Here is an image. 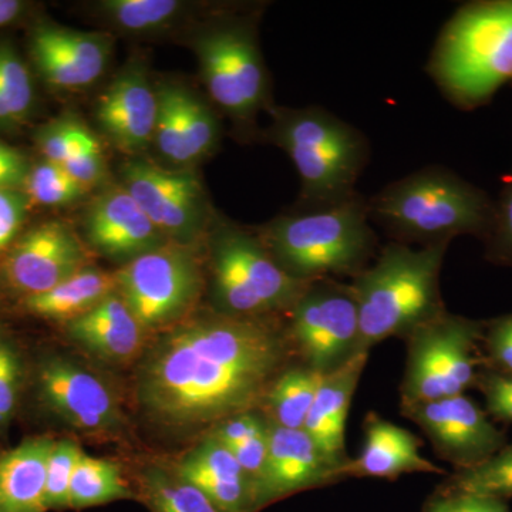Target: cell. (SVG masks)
<instances>
[{
    "mask_svg": "<svg viewBox=\"0 0 512 512\" xmlns=\"http://www.w3.org/2000/svg\"><path fill=\"white\" fill-rule=\"evenodd\" d=\"M296 360L276 318L214 313L174 329L141 367L138 397L168 426L220 423L259 410L276 377Z\"/></svg>",
    "mask_w": 512,
    "mask_h": 512,
    "instance_id": "1",
    "label": "cell"
},
{
    "mask_svg": "<svg viewBox=\"0 0 512 512\" xmlns=\"http://www.w3.org/2000/svg\"><path fill=\"white\" fill-rule=\"evenodd\" d=\"M448 244L413 249L390 242L375 262L349 282L359 312L357 352L413 330L446 312L440 292V272Z\"/></svg>",
    "mask_w": 512,
    "mask_h": 512,
    "instance_id": "2",
    "label": "cell"
},
{
    "mask_svg": "<svg viewBox=\"0 0 512 512\" xmlns=\"http://www.w3.org/2000/svg\"><path fill=\"white\" fill-rule=\"evenodd\" d=\"M370 222L367 200L355 194L282 215L269 222L259 238L275 261L299 281L353 279L377 255Z\"/></svg>",
    "mask_w": 512,
    "mask_h": 512,
    "instance_id": "3",
    "label": "cell"
},
{
    "mask_svg": "<svg viewBox=\"0 0 512 512\" xmlns=\"http://www.w3.org/2000/svg\"><path fill=\"white\" fill-rule=\"evenodd\" d=\"M369 215L399 244H450L458 235H487L494 204L477 187L446 168L426 167L387 185Z\"/></svg>",
    "mask_w": 512,
    "mask_h": 512,
    "instance_id": "4",
    "label": "cell"
},
{
    "mask_svg": "<svg viewBox=\"0 0 512 512\" xmlns=\"http://www.w3.org/2000/svg\"><path fill=\"white\" fill-rule=\"evenodd\" d=\"M427 72L461 109L490 100L512 80V0L458 9L441 30Z\"/></svg>",
    "mask_w": 512,
    "mask_h": 512,
    "instance_id": "5",
    "label": "cell"
},
{
    "mask_svg": "<svg viewBox=\"0 0 512 512\" xmlns=\"http://www.w3.org/2000/svg\"><path fill=\"white\" fill-rule=\"evenodd\" d=\"M268 136L291 158L302 183L303 205L328 204L356 194L369 160L365 136L320 107L275 110Z\"/></svg>",
    "mask_w": 512,
    "mask_h": 512,
    "instance_id": "6",
    "label": "cell"
},
{
    "mask_svg": "<svg viewBox=\"0 0 512 512\" xmlns=\"http://www.w3.org/2000/svg\"><path fill=\"white\" fill-rule=\"evenodd\" d=\"M212 285L225 315L276 318L286 315L312 282L293 278L261 238L224 225L212 238Z\"/></svg>",
    "mask_w": 512,
    "mask_h": 512,
    "instance_id": "7",
    "label": "cell"
},
{
    "mask_svg": "<svg viewBox=\"0 0 512 512\" xmlns=\"http://www.w3.org/2000/svg\"><path fill=\"white\" fill-rule=\"evenodd\" d=\"M484 333L483 322L446 311L406 336L400 407L460 396L476 387Z\"/></svg>",
    "mask_w": 512,
    "mask_h": 512,
    "instance_id": "8",
    "label": "cell"
},
{
    "mask_svg": "<svg viewBox=\"0 0 512 512\" xmlns=\"http://www.w3.org/2000/svg\"><path fill=\"white\" fill-rule=\"evenodd\" d=\"M194 47L212 100L239 123L252 121L269 96L268 73L254 28L225 20L201 33Z\"/></svg>",
    "mask_w": 512,
    "mask_h": 512,
    "instance_id": "9",
    "label": "cell"
},
{
    "mask_svg": "<svg viewBox=\"0 0 512 512\" xmlns=\"http://www.w3.org/2000/svg\"><path fill=\"white\" fill-rule=\"evenodd\" d=\"M286 318L296 360L322 376L340 369L359 353V312L348 282H312Z\"/></svg>",
    "mask_w": 512,
    "mask_h": 512,
    "instance_id": "10",
    "label": "cell"
},
{
    "mask_svg": "<svg viewBox=\"0 0 512 512\" xmlns=\"http://www.w3.org/2000/svg\"><path fill=\"white\" fill-rule=\"evenodd\" d=\"M116 279L117 292L144 330L180 318L201 288L197 262L181 244H164L131 259Z\"/></svg>",
    "mask_w": 512,
    "mask_h": 512,
    "instance_id": "11",
    "label": "cell"
},
{
    "mask_svg": "<svg viewBox=\"0 0 512 512\" xmlns=\"http://www.w3.org/2000/svg\"><path fill=\"white\" fill-rule=\"evenodd\" d=\"M420 427L434 453L458 470L476 467L507 446L503 431L467 394L400 407Z\"/></svg>",
    "mask_w": 512,
    "mask_h": 512,
    "instance_id": "12",
    "label": "cell"
},
{
    "mask_svg": "<svg viewBox=\"0 0 512 512\" xmlns=\"http://www.w3.org/2000/svg\"><path fill=\"white\" fill-rule=\"evenodd\" d=\"M124 188L167 238L198 237L207 218L204 190L191 171H168L147 161H130L121 170Z\"/></svg>",
    "mask_w": 512,
    "mask_h": 512,
    "instance_id": "13",
    "label": "cell"
},
{
    "mask_svg": "<svg viewBox=\"0 0 512 512\" xmlns=\"http://www.w3.org/2000/svg\"><path fill=\"white\" fill-rule=\"evenodd\" d=\"M346 466L323 453L305 430L269 423L268 454L252 494V510H264L302 491L338 484L346 480Z\"/></svg>",
    "mask_w": 512,
    "mask_h": 512,
    "instance_id": "14",
    "label": "cell"
},
{
    "mask_svg": "<svg viewBox=\"0 0 512 512\" xmlns=\"http://www.w3.org/2000/svg\"><path fill=\"white\" fill-rule=\"evenodd\" d=\"M40 394L74 430L111 436L123 426L119 402L103 380L76 363L52 359L40 367Z\"/></svg>",
    "mask_w": 512,
    "mask_h": 512,
    "instance_id": "15",
    "label": "cell"
},
{
    "mask_svg": "<svg viewBox=\"0 0 512 512\" xmlns=\"http://www.w3.org/2000/svg\"><path fill=\"white\" fill-rule=\"evenodd\" d=\"M87 252L60 222L33 228L10 249L2 265L3 281L29 296L40 295L87 268Z\"/></svg>",
    "mask_w": 512,
    "mask_h": 512,
    "instance_id": "16",
    "label": "cell"
},
{
    "mask_svg": "<svg viewBox=\"0 0 512 512\" xmlns=\"http://www.w3.org/2000/svg\"><path fill=\"white\" fill-rule=\"evenodd\" d=\"M84 232L92 248L119 261H131L167 244V237L123 187L94 200L84 218Z\"/></svg>",
    "mask_w": 512,
    "mask_h": 512,
    "instance_id": "17",
    "label": "cell"
},
{
    "mask_svg": "<svg viewBox=\"0 0 512 512\" xmlns=\"http://www.w3.org/2000/svg\"><path fill=\"white\" fill-rule=\"evenodd\" d=\"M110 37L40 26L32 37V52L46 82L57 89H83L106 70Z\"/></svg>",
    "mask_w": 512,
    "mask_h": 512,
    "instance_id": "18",
    "label": "cell"
},
{
    "mask_svg": "<svg viewBox=\"0 0 512 512\" xmlns=\"http://www.w3.org/2000/svg\"><path fill=\"white\" fill-rule=\"evenodd\" d=\"M158 96L146 74L128 67L111 82L97 104V121L121 150L140 151L153 143Z\"/></svg>",
    "mask_w": 512,
    "mask_h": 512,
    "instance_id": "19",
    "label": "cell"
},
{
    "mask_svg": "<svg viewBox=\"0 0 512 512\" xmlns=\"http://www.w3.org/2000/svg\"><path fill=\"white\" fill-rule=\"evenodd\" d=\"M365 441L356 458L345 467L346 478L397 480L404 474H446L421 454L423 441L412 431L370 412L363 423Z\"/></svg>",
    "mask_w": 512,
    "mask_h": 512,
    "instance_id": "20",
    "label": "cell"
},
{
    "mask_svg": "<svg viewBox=\"0 0 512 512\" xmlns=\"http://www.w3.org/2000/svg\"><path fill=\"white\" fill-rule=\"evenodd\" d=\"M367 360L369 353H357L346 365L322 377L303 426L323 453L342 464L350 461L346 453V420Z\"/></svg>",
    "mask_w": 512,
    "mask_h": 512,
    "instance_id": "21",
    "label": "cell"
},
{
    "mask_svg": "<svg viewBox=\"0 0 512 512\" xmlns=\"http://www.w3.org/2000/svg\"><path fill=\"white\" fill-rule=\"evenodd\" d=\"M174 473L198 488L221 512H252L251 487L244 471L211 434L181 460Z\"/></svg>",
    "mask_w": 512,
    "mask_h": 512,
    "instance_id": "22",
    "label": "cell"
},
{
    "mask_svg": "<svg viewBox=\"0 0 512 512\" xmlns=\"http://www.w3.org/2000/svg\"><path fill=\"white\" fill-rule=\"evenodd\" d=\"M67 332L74 342L109 362H127L143 348V326L119 292L67 323Z\"/></svg>",
    "mask_w": 512,
    "mask_h": 512,
    "instance_id": "23",
    "label": "cell"
},
{
    "mask_svg": "<svg viewBox=\"0 0 512 512\" xmlns=\"http://www.w3.org/2000/svg\"><path fill=\"white\" fill-rule=\"evenodd\" d=\"M52 437H33L0 456V512H47V461Z\"/></svg>",
    "mask_w": 512,
    "mask_h": 512,
    "instance_id": "24",
    "label": "cell"
},
{
    "mask_svg": "<svg viewBox=\"0 0 512 512\" xmlns=\"http://www.w3.org/2000/svg\"><path fill=\"white\" fill-rule=\"evenodd\" d=\"M117 292L116 274L84 268L40 295L25 298L26 309L43 319L72 322Z\"/></svg>",
    "mask_w": 512,
    "mask_h": 512,
    "instance_id": "25",
    "label": "cell"
},
{
    "mask_svg": "<svg viewBox=\"0 0 512 512\" xmlns=\"http://www.w3.org/2000/svg\"><path fill=\"white\" fill-rule=\"evenodd\" d=\"M322 377L302 363H293L276 377L259 410L275 426L303 430Z\"/></svg>",
    "mask_w": 512,
    "mask_h": 512,
    "instance_id": "26",
    "label": "cell"
},
{
    "mask_svg": "<svg viewBox=\"0 0 512 512\" xmlns=\"http://www.w3.org/2000/svg\"><path fill=\"white\" fill-rule=\"evenodd\" d=\"M211 436L231 451L247 477L251 494H254L268 454L269 421L264 414L261 410L235 414L215 424Z\"/></svg>",
    "mask_w": 512,
    "mask_h": 512,
    "instance_id": "27",
    "label": "cell"
},
{
    "mask_svg": "<svg viewBox=\"0 0 512 512\" xmlns=\"http://www.w3.org/2000/svg\"><path fill=\"white\" fill-rule=\"evenodd\" d=\"M131 497L133 491L128 487L117 464L82 454L70 485L72 510H84Z\"/></svg>",
    "mask_w": 512,
    "mask_h": 512,
    "instance_id": "28",
    "label": "cell"
},
{
    "mask_svg": "<svg viewBox=\"0 0 512 512\" xmlns=\"http://www.w3.org/2000/svg\"><path fill=\"white\" fill-rule=\"evenodd\" d=\"M140 491L153 512H221L194 485L161 468L143 474Z\"/></svg>",
    "mask_w": 512,
    "mask_h": 512,
    "instance_id": "29",
    "label": "cell"
},
{
    "mask_svg": "<svg viewBox=\"0 0 512 512\" xmlns=\"http://www.w3.org/2000/svg\"><path fill=\"white\" fill-rule=\"evenodd\" d=\"M439 490L508 500L512 497V443L484 463L456 471Z\"/></svg>",
    "mask_w": 512,
    "mask_h": 512,
    "instance_id": "30",
    "label": "cell"
},
{
    "mask_svg": "<svg viewBox=\"0 0 512 512\" xmlns=\"http://www.w3.org/2000/svg\"><path fill=\"white\" fill-rule=\"evenodd\" d=\"M33 84L26 64L8 45H0V126L22 123L32 109Z\"/></svg>",
    "mask_w": 512,
    "mask_h": 512,
    "instance_id": "31",
    "label": "cell"
},
{
    "mask_svg": "<svg viewBox=\"0 0 512 512\" xmlns=\"http://www.w3.org/2000/svg\"><path fill=\"white\" fill-rule=\"evenodd\" d=\"M100 9L119 28L147 33L171 25L184 5L177 0H107Z\"/></svg>",
    "mask_w": 512,
    "mask_h": 512,
    "instance_id": "32",
    "label": "cell"
},
{
    "mask_svg": "<svg viewBox=\"0 0 512 512\" xmlns=\"http://www.w3.org/2000/svg\"><path fill=\"white\" fill-rule=\"evenodd\" d=\"M181 87L164 86L157 92L158 113L154 143L168 161L175 164L191 163L187 133L181 106Z\"/></svg>",
    "mask_w": 512,
    "mask_h": 512,
    "instance_id": "33",
    "label": "cell"
},
{
    "mask_svg": "<svg viewBox=\"0 0 512 512\" xmlns=\"http://www.w3.org/2000/svg\"><path fill=\"white\" fill-rule=\"evenodd\" d=\"M22 187L29 201L47 207L72 204L86 192L64 171L62 165L46 160L30 168Z\"/></svg>",
    "mask_w": 512,
    "mask_h": 512,
    "instance_id": "34",
    "label": "cell"
},
{
    "mask_svg": "<svg viewBox=\"0 0 512 512\" xmlns=\"http://www.w3.org/2000/svg\"><path fill=\"white\" fill-rule=\"evenodd\" d=\"M82 454L83 451L73 441H55L47 461V510L60 511L70 508V485Z\"/></svg>",
    "mask_w": 512,
    "mask_h": 512,
    "instance_id": "35",
    "label": "cell"
},
{
    "mask_svg": "<svg viewBox=\"0 0 512 512\" xmlns=\"http://www.w3.org/2000/svg\"><path fill=\"white\" fill-rule=\"evenodd\" d=\"M96 141L86 127L73 120L56 121L43 128L37 138L45 160L59 165Z\"/></svg>",
    "mask_w": 512,
    "mask_h": 512,
    "instance_id": "36",
    "label": "cell"
},
{
    "mask_svg": "<svg viewBox=\"0 0 512 512\" xmlns=\"http://www.w3.org/2000/svg\"><path fill=\"white\" fill-rule=\"evenodd\" d=\"M181 106H183L188 147H190L192 160L195 161L214 150L218 138L217 119L198 97L192 96L184 89L181 92Z\"/></svg>",
    "mask_w": 512,
    "mask_h": 512,
    "instance_id": "37",
    "label": "cell"
},
{
    "mask_svg": "<svg viewBox=\"0 0 512 512\" xmlns=\"http://www.w3.org/2000/svg\"><path fill=\"white\" fill-rule=\"evenodd\" d=\"M488 238V258L500 264L512 265V177L494 205V218Z\"/></svg>",
    "mask_w": 512,
    "mask_h": 512,
    "instance_id": "38",
    "label": "cell"
},
{
    "mask_svg": "<svg viewBox=\"0 0 512 512\" xmlns=\"http://www.w3.org/2000/svg\"><path fill=\"white\" fill-rule=\"evenodd\" d=\"M476 387L484 394L488 416L512 423V375L488 367L481 370Z\"/></svg>",
    "mask_w": 512,
    "mask_h": 512,
    "instance_id": "39",
    "label": "cell"
},
{
    "mask_svg": "<svg viewBox=\"0 0 512 512\" xmlns=\"http://www.w3.org/2000/svg\"><path fill=\"white\" fill-rule=\"evenodd\" d=\"M423 512H511L498 498L470 493H456L437 488L424 504Z\"/></svg>",
    "mask_w": 512,
    "mask_h": 512,
    "instance_id": "40",
    "label": "cell"
},
{
    "mask_svg": "<svg viewBox=\"0 0 512 512\" xmlns=\"http://www.w3.org/2000/svg\"><path fill=\"white\" fill-rule=\"evenodd\" d=\"M22 367L16 350L0 342V426L8 424L18 404Z\"/></svg>",
    "mask_w": 512,
    "mask_h": 512,
    "instance_id": "41",
    "label": "cell"
},
{
    "mask_svg": "<svg viewBox=\"0 0 512 512\" xmlns=\"http://www.w3.org/2000/svg\"><path fill=\"white\" fill-rule=\"evenodd\" d=\"M483 345L488 367L512 375V315L485 326Z\"/></svg>",
    "mask_w": 512,
    "mask_h": 512,
    "instance_id": "42",
    "label": "cell"
},
{
    "mask_svg": "<svg viewBox=\"0 0 512 512\" xmlns=\"http://www.w3.org/2000/svg\"><path fill=\"white\" fill-rule=\"evenodd\" d=\"M62 167L84 190L99 184L106 174V163L97 141L74 154Z\"/></svg>",
    "mask_w": 512,
    "mask_h": 512,
    "instance_id": "43",
    "label": "cell"
},
{
    "mask_svg": "<svg viewBox=\"0 0 512 512\" xmlns=\"http://www.w3.org/2000/svg\"><path fill=\"white\" fill-rule=\"evenodd\" d=\"M28 207L29 200L25 192L0 188V251L8 247L18 235Z\"/></svg>",
    "mask_w": 512,
    "mask_h": 512,
    "instance_id": "44",
    "label": "cell"
},
{
    "mask_svg": "<svg viewBox=\"0 0 512 512\" xmlns=\"http://www.w3.org/2000/svg\"><path fill=\"white\" fill-rule=\"evenodd\" d=\"M29 170L25 156L0 141V188L18 190L25 183Z\"/></svg>",
    "mask_w": 512,
    "mask_h": 512,
    "instance_id": "45",
    "label": "cell"
},
{
    "mask_svg": "<svg viewBox=\"0 0 512 512\" xmlns=\"http://www.w3.org/2000/svg\"><path fill=\"white\" fill-rule=\"evenodd\" d=\"M23 9L25 3L19 0H0V28L18 18Z\"/></svg>",
    "mask_w": 512,
    "mask_h": 512,
    "instance_id": "46",
    "label": "cell"
}]
</instances>
